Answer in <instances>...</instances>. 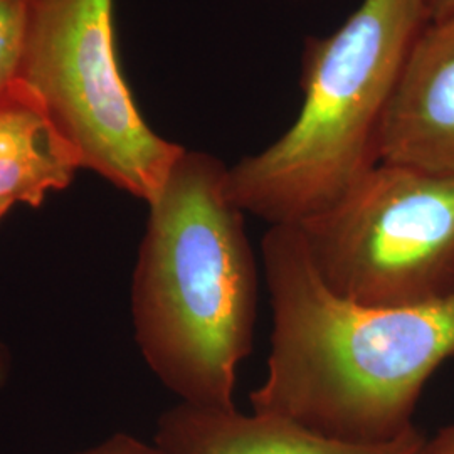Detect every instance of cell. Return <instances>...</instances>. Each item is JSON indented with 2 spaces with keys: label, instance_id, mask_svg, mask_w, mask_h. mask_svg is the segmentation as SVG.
I'll return each mask as SVG.
<instances>
[{
  "label": "cell",
  "instance_id": "cell-1",
  "mask_svg": "<svg viewBox=\"0 0 454 454\" xmlns=\"http://www.w3.org/2000/svg\"><path fill=\"white\" fill-rule=\"evenodd\" d=\"M261 258L273 330L253 411L358 444L414 427L424 386L454 357V296L414 307L347 300L317 275L290 224L270 226Z\"/></svg>",
  "mask_w": 454,
  "mask_h": 454
},
{
  "label": "cell",
  "instance_id": "cell-9",
  "mask_svg": "<svg viewBox=\"0 0 454 454\" xmlns=\"http://www.w3.org/2000/svg\"><path fill=\"white\" fill-rule=\"evenodd\" d=\"M29 0H0V93L19 82Z\"/></svg>",
  "mask_w": 454,
  "mask_h": 454
},
{
  "label": "cell",
  "instance_id": "cell-8",
  "mask_svg": "<svg viewBox=\"0 0 454 454\" xmlns=\"http://www.w3.org/2000/svg\"><path fill=\"white\" fill-rule=\"evenodd\" d=\"M80 168L41 101L20 82L0 93V200L39 207Z\"/></svg>",
  "mask_w": 454,
  "mask_h": 454
},
{
  "label": "cell",
  "instance_id": "cell-10",
  "mask_svg": "<svg viewBox=\"0 0 454 454\" xmlns=\"http://www.w3.org/2000/svg\"><path fill=\"white\" fill-rule=\"evenodd\" d=\"M76 454H163L155 442H145L125 433L114 434L112 438L105 439L93 448H88L82 453Z\"/></svg>",
  "mask_w": 454,
  "mask_h": 454
},
{
  "label": "cell",
  "instance_id": "cell-4",
  "mask_svg": "<svg viewBox=\"0 0 454 454\" xmlns=\"http://www.w3.org/2000/svg\"><path fill=\"white\" fill-rule=\"evenodd\" d=\"M80 168L150 204L184 146L152 130L116 59L114 0H29L19 71Z\"/></svg>",
  "mask_w": 454,
  "mask_h": 454
},
{
  "label": "cell",
  "instance_id": "cell-2",
  "mask_svg": "<svg viewBox=\"0 0 454 454\" xmlns=\"http://www.w3.org/2000/svg\"><path fill=\"white\" fill-rule=\"evenodd\" d=\"M226 163L184 150L148 204L131 283L135 340L180 403L231 409L253 350L258 268Z\"/></svg>",
  "mask_w": 454,
  "mask_h": 454
},
{
  "label": "cell",
  "instance_id": "cell-5",
  "mask_svg": "<svg viewBox=\"0 0 454 454\" xmlns=\"http://www.w3.org/2000/svg\"><path fill=\"white\" fill-rule=\"evenodd\" d=\"M298 227L325 285L373 307L454 296V176L379 162Z\"/></svg>",
  "mask_w": 454,
  "mask_h": 454
},
{
  "label": "cell",
  "instance_id": "cell-7",
  "mask_svg": "<svg viewBox=\"0 0 454 454\" xmlns=\"http://www.w3.org/2000/svg\"><path fill=\"white\" fill-rule=\"evenodd\" d=\"M426 441L414 426L389 442H347L271 414L187 403L165 411L153 436L163 454H422Z\"/></svg>",
  "mask_w": 454,
  "mask_h": 454
},
{
  "label": "cell",
  "instance_id": "cell-14",
  "mask_svg": "<svg viewBox=\"0 0 454 454\" xmlns=\"http://www.w3.org/2000/svg\"><path fill=\"white\" fill-rule=\"evenodd\" d=\"M12 207V204L11 202H7V200H0V219L7 214V211Z\"/></svg>",
  "mask_w": 454,
  "mask_h": 454
},
{
  "label": "cell",
  "instance_id": "cell-13",
  "mask_svg": "<svg viewBox=\"0 0 454 454\" xmlns=\"http://www.w3.org/2000/svg\"><path fill=\"white\" fill-rule=\"evenodd\" d=\"M7 371H9L7 356H5V352H4L2 347H0V386L4 384V380H5V377H7Z\"/></svg>",
  "mask_w": 454,
  "mask_h": 454
},
{
  "label": "cell",
  "instance_id": "cell-12",
  "mask_svg": "<svg viewBox=\"0 0 454 454\" xmlns=\"http://www.w3.org/2000/svg\"><path fill=\"white\" fill-rule=\"evenodd\" d=\"M431 20L454 16V0H427Z\"/></svg>",
  "mask_w": 454,
  "mask_h": 454
},
{
  "label": "cell",
  "instance_id": "cell-3",
  "mask_svg": "<svg viewBox=\"0 0 454 454\" xmlns=\"http://www.w3.org/2000/svg\"><path fill=\"white\" fill-rule=\"evenodd\" d=\"M429 20L427 0H362L335 33L309 37L301 110L275 144L229 167L236 206L270 226H294L371 172L390 99Z\"/></svg>",
  "mask_w": 454,
  "mask_h": 454
},
{
  "label": "cell",
  "instance_id": "cell-11",
  "mask_svg": "<svg viewBox=\"0 0 454 454\" xmlns=\"http://www.w3.org/2000/svg\"><path fill=\"white\" fill-rule=\"evenodd\" d=\"M422 454H454V424L442 427L433 438H427Z\"/></svg>",
  "mask_w": 454,
  "mask_h": 454
},
{
  "label": "cell",
  "instance_id": "cell-6",
  "mask_svg": "<svg viewBox=\"0 0 454 454\" xmlns=\"http://www.w3.org/2000/svg\"><path fill=\"white\" fill-rule=\"evenodd\" d=\"M380 162L454 176V16L429 20L384 116Z\"/></svg>",
  "mask_w": 454,
  "mask_h": 454
}]
</instances>
